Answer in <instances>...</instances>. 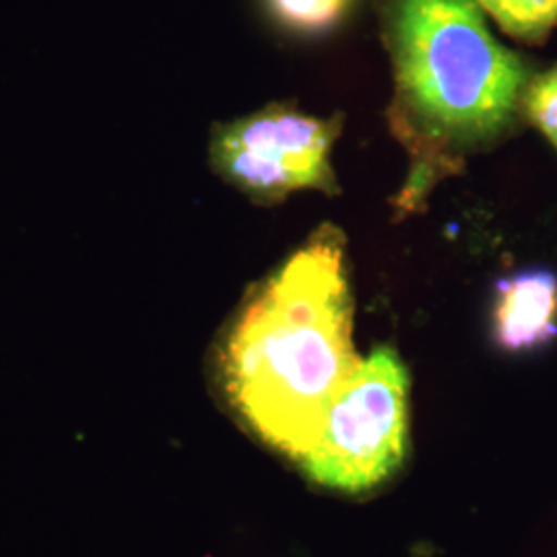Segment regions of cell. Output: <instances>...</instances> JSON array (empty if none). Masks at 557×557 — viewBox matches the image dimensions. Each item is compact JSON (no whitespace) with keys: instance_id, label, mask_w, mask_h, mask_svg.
Returning <instances> with one entry per match:
<instances>
[{"instance_id":"52a82bcc","label":"cell","mask_w":557,"mask_h":557,"mask_svg":"<svg viewBox=\"0 0 557 557\" xmlns=\"http://www.w3.org/2000/svg\"><path fill=\"white\" fill-rule=\"evenodd\" d=\"M273 15L299 32H320L343 15L349 0H267Z\"/></svg>"},{"instance_id":"7a4b0ae2","label":"cell","mask_w":557,"mask_h":557,"mask_svg":"<svg viewBox=\"0 0 557 557\" xmlns=\"http://www.w3.org/2000/svg\"><path fill=\"white\" fill-rule=\"evenodd\" d=\"M382 20L397 81L391 122L416 163L398 205L411 209L512 128L531 77L492 36L478 0H384Z\"/></svg>"},{"instance_id":"3957f363","label":"cell","mask_w":557,"mask_h":557,"mask_svg":"<svg viewBox=\"0 0 557 557\" xmlns=\"http://www.w3.org/2000/svg\"><path fill=\"white\" fill-rule=\"evenodd\" d=\"M409 448V376L391 347H376L338 395L301 471L322 487L359 494L395 475Z\"/></svg>"},{"instance_id":"8992f818","label":"cell","mask_w":557,"mask_h":557,"mask_svg":"<svg viewBox=\"0 0 557 557\" xmlns=\"http://www.w3.org/2000/svg\"><path fill=\"white\" fill-rule=\"evenodd\" d=\"M479 7L517 40L539 44L557 25V0H478Z\"/></svg>"},{"instance_id":"6da1fadb","label":"cell","mask_w":557,"mask_h":557,"mask_svg":"<svg viewBox=\"0 0 557 557\" xmlns=\"http://www.w3.org/2000/svg\"><path fill=\"white\" fill-rule=\"evenodd\" d=\"M343 257L337 230H320L250 294L221 345L232 407L262 442L296 460L320 438L361 366Z\"/></svg>"},{"instance_id":"277c9868","label":"cell","mask_w":557,"mask_h":557,"mask_svg":"<svg viewBox=\"0 0 557 557\" xmlns=\"http://www.w3.org/2000/svg\"><path fill=\"white\" fill-rule=\"evenodd\" d=\"M335 135V122L271 106L220 126L211 143V161L221 178L260 202L281 200L301 188L333 193L329 151Z\"/></svg>"},{"instance_id":"5b68a950","label":"cell","mask_w":557,"mask_h":557,"mask_svg":"<svg viewBox=\"0 0 557 557\" xmlns=\"http://www.w3.org/2000/svg\"><path fill=\"white\" fill-rule=\"evenodd\" d=\"M492 333L502 351L527 354L557 337V275L533 269L499 281Z\"/></svg>"},{"instance_id":"ba28073f","label":"cell","mask_w":557,"mask_h":557,"mask_svg":"<svg viewBox=\"0 0 557 557\" xmlns=\"http://www.w3.org/2000/svg\"><path fill=\"white\" fill-rule=\"evenodd\" d=\"M522 110L557 149V64L547 73L529 81L522 98Z\"/></svg>"}]
</instances>
